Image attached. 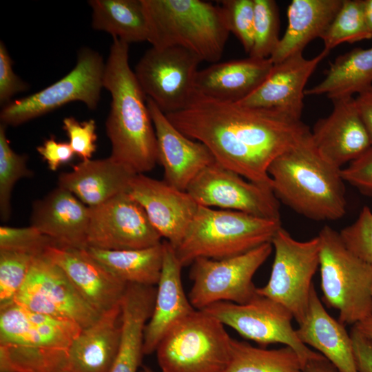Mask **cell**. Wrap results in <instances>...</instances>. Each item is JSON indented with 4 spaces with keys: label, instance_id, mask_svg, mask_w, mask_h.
<instances>
[{
    "label": "cell",
    "instance_id": "cell-1",
    "mask_svg": "<svg viewBox=\"0 0 372 372\" xmlns=\"http://www.w3.org/2000/svg\"><path fill=\"white\" fill-rule=\"evenodd\" d=\"M166 116L185 136L204 144L217 163L271 188V162L311 132L301 119L280 110L220 101L197 92L185 109Z\"/></svg>",
    "mask_w": 372,
    "mask_h": 372
},
{
    "label": "cell",
    "instance_id": "cell-2",
    "mask_svg": "<svg viewBox=\"0 0 372 372\" xmlns=\"http://www.w3.org/2000/svg\"><path fill=\"white\" fill-rule=\"evenodd\" d=\"M103 87L112 97L105 127L110 157L136 174L158 163L154 125L143 93L129 65V44L113 37L105 64Z\"/></svg>",
    "mask_w": 372,
    "mask_h": 372
},
{
    "label": "cell",
    "instance_id": "cell-3",
    "mask_svg": "<svg viewBox=\"0 0 372 372\" xmlns=\"http://www.w3.org/2000/svg\"><path fill=\"white\" fill-rule=\"evenodd\" d=\"M276 198L304 216L335 220L346 212L344 180L318 152L311 132L276 157L268 168Z\"/></svg>",
    "mask_w": 372,
    "mask_h": 372
},
{
    "label": "cell",
    "instance_id": "cell-4",
    "mask_svg": "<svg viewBox=\"0 0 372 372\" xmlns=\"http://www.w3.org/2000/svg\"><path fill=\"white\" fill-rule=\"evenodd\" d=\"M152 47L179 46L218 63L229 31L220 6L201 0H143Z\"/></svg>",
    "mask_w": 372,
    "mask_h": 372
},
{
    "label": "cell",
    "instance_id": "cell-5",
    "mask_svg": "<svg viewBox=\"0 0 372 372\" xmlns=\"http://www.w3.org/2000/svg\"><path fill=\"white\" fill-rule=\"evenodd\" d=\"M281 227L280 219L199 205L175 251L183 267L198 258H227L271 242Z\"/></svg>",
    "mask_w": 372,
    "mask_h": 372
},
{
    "label": "cell",
    "instance_id": "cell-6",
    "mask_svg": "<svg viewBox=\"0 0 372 372\" xmlns=\"http://www.w3.org/2000/svg\"><path fill=\"white\" fill-rule=\"evenodd\" d=\"M318 237L324 302L338 311L343 324L354 325L372 316V267L354 254L332 227H323Z\"/></svg>",
    "mask_w": 372,
    "mask_h": 372
},
{
    "label": "cell",
    "instance_id": "cell-7",
    "mask_svg": "<svg viewBox=\"0 0 372 372\" xmlns=\"http://www.w3.org/2000/svg\"><path fill=\"white\" fill-rule=\"evenodd\" d=\"M232 339L218 319L195 310L165 334L155 352L162 372H224Z\"/></svg>",
    "mask_w": 372,
    "mask_h": 372
},
{
    "label": "cell",
    "instance_id": "cell-8",
    "mask_svg": "<svg viewBox=\"0 0 372 372\" xmlns=\"http://www.w3.org/2000/svg\"><path fill=\"white\" fill-rule=\"evenodd\" d=\"M105 64L99 52L89 48H81L75 67L64 77L42 90L3 106L1 123L17 126L75 101L95 110L103 87Z\"/></svg>",
    "mask_w": 372,
    "mask_h": 372
},
{
    "label": "cell",
    "instance_id": "cell-9",
    "mask_svg": "<svg viewBox=\"0 0 372 372\" xmlns=\"http://www.w3.org/2000/svg\"><path fill=\"white\" fill-rule=\"evenodd\" d=\"M272 249L270 242L227 258L196 259L189 273L193 284L188 294L194 308L203 310L219 302L245 304L251 301L258 295L253 277Z\"/></svg>",
    "mask_w": 372,
    "mask_h": 372
},
{
    "label": "cell",
    "instance_id": "cell-10",
    "mask_svg": "<svg viewBox=\"0 0 372 372\" xmlns=\"http://www.w3.org/2000/svg\"><path fill=\"white\" fill-rule=\"evenodd\" d=\"M271 244L275 255L271 276L265 286L257 287V293L285 306L300 324L305 316L312 279L319 267V238L317 236L306 241L296 240L281 227Z\"/></svg>",
    "mask_w": 372,
    "mask_h": 372
},
{
    "label": "cell",
    "instance_id": "cell-11",
    "mask_svg": "<svg viewBox=\"0 0 372 372\" xmlns=\"http://www.w3.org/2000/svg\"><path fill=\"white\" fill-rule=\"evenodd\" d=\"M201 61L182 47H152L140 59L134 72L146 97L166 114L185 109L194 98Z\"/></svg>",
    "mask_w": 372,
    "mask_h": 372
},
{
    "label": "cell",
    "instance_id": "cell-12",
    "mask_svg": "<svg viewBox=\"0 0 372 372\" xmlns=\"http://www.w3.org/2000/svg\"><path fill=\"white\" fill-rule=\"evenodd\" d=\"M203 310L261 346L280 343L292 348L304 364L320 353L299 339L292 326L294 318L291 311L267 297L258 294L245 304L219 302Z\"/></svg>",
    "mask_w": 372,
    "mask_h": 372
},
{
    "label": "cell",
    "instance_id": "cell-13",
    "mask_svg": "<svg viewBox=\"0 0 372 372\" xmlns=\"http://www.w3.org/2000/svg\"><path fill=\"white\" fill-rule=\"evenodd\" d=\"M12 302L34 312L72 321L82 329L101 316L85 301L62 269L44 254L34 258Z\"/></svg>",
    "mask_w": 372,
    "mask_h": 372
},
{
    "label": "cell",
    "instance_id": "cell-14",
    "mask_svg": "<svg viewBox=\"0 0 372 372\" xmlns=\"http://www.w3.org/2000/svg\"><path fill=\"white\" fill-rule=\"evenodd\" d=\"M186 192L198 205L280 219L279 200L271 187L250 181L216 161L203 169Z\"/></svg>",
    "mask_w": 372,
    "mask_h": 372
},
{
    "label": "cell",
    "instance_id": "cell-15",
    "mask_svg": "<svg viewBox=\"0 0 372 372\" xmlns=\"http://www.w3.org/2000/svg\"><path fill=\"white\" fill-rule=\"evenodd\" d=\"M161 238L143 208L127 192L90 207L87 247L144 249L161 243Z\"/></svg>",
    "mask_w": 372,
    "mask_h": 372
},
{
    "label": "cell",
    "instance_id": "cell-16",
    "mask_svg": "<svg viewBox=\"0 0 372 372\" xmlns=\"http://www.w3.org/2000/svg\"><path fill=\"white\" fill-rule=\"evenodd\" d=\"M127 192L143 208L161 236L176 249L198 210V203L186 191L143 174L132 178Z\"/></svg>",
    "mask_w": 372,
    "mask_h": 372
},
{
    "label": "cell",
    "instance_id": "cell-17",
    "mask_svg": "<svg viewBox=\"0 0 372 372\" xmlns=\"http://www.w3.org/2000/svg\"><path fill=\"white\" fill-rule=\"evenodd\" d=\"M333 110L318 119L311 131L319 154L335 167H342L359 158L372 142L357 107L355 98L332 100Z\"/></svg>",
    "mask_w": 372,
    "mask_h": 372
},
{
    "label": "cell",
    "instance_id": "cell-18",
    "mask_svg": "<svg viewBox=\"0 0 372 372\" xmlns=\"http://www.w3.org/2000/svg\"><path fill=\"white\" fill-rule=\"evenodd\" d=\"M146 101L156 137L158 163L164 170L163 180L186 191L196 176L215 162V158L204 144L179 131L150 98L147 97Z\"/></svg>",
    "mask_w": 372,
    "mask_h": 372
},
{
    "label": "cell",
    "instance_id": "cell-19",
    "mask_svg": "<svg viewBox=\"0 0 372 372\" xmlns=\"http://www.w3.org/2000/svg\"><path fill=\"white\" fill-rule=\"evenodd\" d=\"M43 254L62 269L78 293L100 315L121 301L127 283L111 273L85 249L50 246Z\"/></svg>",
    "mask_w": 372,
    "mask_h": 372
},
{
    "label": "cell",
    "instance_id": "cell-20",
    "mask_svg": "<svg viewBox=\"0 0 372 372\" xmlns=\"http://www.w3.org/2000/svg\"><path fill=\"white\" fill-rule=\"evenodd\" d=\"M329 52L307 59L302 52L293 54L273 64L261 85L241 104L276 109L296 118L301 119L304 108V87L317 66Z\"/></svg>",
    "mask_w": 372,
    "mask_h": 372
},
{
    "label": "cell",
    "instance_id": "cell-21",
    "mask_svg": "<svg viewBox=\"0 0 372 372\" xmlns=\"http://www.w3.org/2000/svg\"><path fill=\"white\" fill-rule=\"evenodd\" d=\"M82 328L28 310L14 302L0 306V344L67 350Z\"/></svg>",
    "mask_w": 372,
    "mask_h": 372
},
{
    "label": "cell",
    "instance_id": "cell-22",
    "mask_svg": "<svg viewBox=\"0 0 372 372\" xmlns=\"http://www.w3.org/2000/svg\"><path fill=\"white\" fill-rule=\"evenodd\" d=\"M89 221L90 207L60 187L35 201L30 216V225L56 246L80 249L87 247Z\"/></svg>",
    "mask_w": 372,
    "mask_h": 372
},
{
    "label": "cell",
    "instance_id": "cell-23",
    "mask_svg": "<svg viewBox=\"0 0 372 372\" xmlns=\"http://www.w3.org/2000/svg\"><path fill=\"white\" fill-rule=\"evenodd\" d=\"M163 265L157 284L152 315L145 325L143 337V354L156 349L165 334L195 310L186 296L182 283L181 269L173 246L162 242Z\"/></svg>",
    "mask_w": 372,
    "mask_h": 372
},
{
    "label": "cell",
    "instance_id": "cell-24",
    "mask_svg": "<svg viewBox=\"0 0 372 372\" xmlns=\"http://www.w3.org/2000/svg\"><path fill=\"white\" fill-rule=\"evenodd\" d=\"M121 302L83 328L67 350L66 368L72 372H110L121 335Z\"/></svg>",
    "mask_w": 372,
    "mask_h": 372
},
{
    "label": "cell",
    "instance_id": "cell-25",
    "mask_svg": "<svg viewBox=\"0 0 372 372\" xmlns=\"http://www.w3.org/2000/svg\"><path fill=\"white\" fill-rule=\"evenodd\" d=\"M273 65L270 58L251 56L213 63L198 71L196 92L220 101L239 103L261 85Z\"/></svg>",
    "mask_w": 372,
    "mask_h": 372
},
{
    "label": "cell",
    "instance_id": "cell-26",
    "mask_svg": "<svg viewBox=\"0 0 372 372\" xmlns=\"http://www.w3.org/2000/svg\"><path fill=\"white\" fill-rule=\"evenodd\" d=\"M298 325L296 331L301 342L317 349L339 372H359L350 333L328 313L313 285L305 316Z\"/></svg>",
    "mask_w": 372,
    "mask_h": 372
},
{
    "label": "cell",
    "instance_id": "cell-27",
    "mask_svg": "<svg viewBox=\"0 0 372 372\" xmlns=\"http://www.w3.org/2000/svg\"><path fill=\"white\" fill-rule=\"evenodd\" d=\"M136 175L112 157L82 161L58 177V187L72 192L88 207L127 192Z\"/></svg>",
    "mask_w": 372,
    "mask_h": 372
},
{
    "label": "cell",
    "instance_id": "cell-28",
    "mask_svg": "<svg viewBox=\"0 0 372 372\" xmlns=\"http://www.w3.org/2000/svg\"><path fill=\"white\" fill-rule=\"evenodd\" d=\"M154 286L127 284L121 301V335L110 372H137L143 354L144 330L154 304Z\"/></svg>",
    "mask_w": 372,
    "mask_h": 372
},
{
    "label": "cell",
    "instance_id": "cell-29",
    "mask_svg": "<svg viewBox=\"0 0 372 372\" xmlns=\"http://www.w3.org/2000/svg\"><path fill=\"white\" fill-rule=\"evenodd\" d=\"M343 0H293L287 8L288 25L269 57L273 64L300 52L321 38Z\"/></svg>",
    "mask_w": 372,
    "mask_h": 372
},
{
    "label": "cell",
    "instance_id": "cell-30",
    "mask_svg": "<svg viewBox=\"0 0 372 372\" xmlns=\"http://www.w3.org/2000/svg\"><path fill=\"white\" fill-rule=\"evenodd\" d=\"M372 86V47L355 48L331 63L324 79L305 90V95L326 94L330 99L352 97Z\"/></svg>",
    "mask_w": 372,
    "mask_h": 372
},
{
    "label": "cell",
    "instance_id": "cell-31",
    "mask_svg": "<svg viewBox=\"0 0 372 372\" xmlns=\"http://www.w3.org/2000/svg\"><path fill=\"white\" fill-rule=\"evenodd\" d=\"M87 252L114 276L129 284L154 286L163 265L162 242L138 249L106 250L85 248Z\"/></svg>",
    "mask_w": 372,
    "mask_h": 372
},
{
    "label": "cell",
    "instance_id": "cell-32",
    "mask_svg": "<svg viewBox=\"0 0 372 372\" xmlns=\"http://www.w3.org/2000/svg\"><path fill=\"white\" fill-rule=\"evenodd\" d=\"M92 27L125 43L147 41L149 26L143 0H90Z\"/></svg>",
    "mask_w": 372,
    "mask_h": 372
},
{
    "label": "cell",
    "instance_id": "cell-33",
    "mask_svg": "<svg viewBox=\"0 0 372 372\" xmlns=\"http://www.w3.org/2000/svg\"><path fill=\"white\" fill-rule=\"evenodd\" d=\"M304 366L288 346L266 349L232 339L231 359L224 372H303Z\"/></svg>",
    "mask_w": 372,
    "mask_h": 372
},
{
    "label": "cell",
    "instance_id": "cell-34",
    "mask_svg": "<svg viewBox=\"0 0 372 372\" xmlns=\"http://www.w3.org/2000/svg\"><path fill=\"white\" fill-rule=\"evenodd\" d=\"M67 350L0 344V372H56L66 368Z\"/></svg>",
    "mask_w": 372,
    "mask_h": 372
},
{
    "label": "cell",
    "instance_id": "cell-35",
    "mask_svg": "<svg viewBox=\"0 0 372 372\" xmlns=\"http://www.w3.org/2000/svg\"><path fill=\"white\" fill-rule=\"evenodd\" d=\"M372 38L364 19L362 0H343L342 6L320 38L324 50L330 52L343 43H353Z\"/></svg>",
    "mask_w": 372,
    "mask_h": 372
},
{
    "label": "cell",
    "instance_id": "cell-36",
    "mask_svg": "<svg viewBox=\"0 0 372 372\" xmlns=\"http://www.w3.org/2000/svg\"><path fill=\"white\" fill-rule=\"evenodd\" d=\"M6 127L0 124V216L4 222L10 217V198L14 185L19 179L33 174L27 165L28 157L11 148L6 134Z\"/></svg>",
    "mask_w": 372,
    "mask_h": 372
},
{
    "label": "cell",
    "instance_id": "cell-37",
    "mask_svg": "<svg viewBox=\"0 0 372 372\" xmlns=\"http://www.w3.org/2000/svg\"><path fill=\"white\" fill-rule=\"evenodd\" d=\"M254 1V39L249 56L269 58L280 40L278 6L273 0Z\"/></svg>",
    "mask_w": 372,
    "mask_h": 372
},
{
    "label": "cell",
    "instance_id": "cell-38",
    "mask_svg": "<svg viewBox=\"0 0 372 372\" xmlns=\"http://www.w3.org/2000/svg\"><path fill=\"white\" fill-rule=\"evenodd\" d=\"M37 256L24 251L0 249V306L13 301Z\"/></svg>",
    "mask_w": 372,
    "mask_h": 372
},
{
    "label": "cell",
    "instance_id": "cell-39",
    "mask_svg": "<svg viewBox=\"0 0 372 372\" xmlns=\"http://www.w3.org/2000/svg\"><path fill=\"white\" fill-rule=\"evenodd\" d=\"M220 2L229 32L238 38L245 51L249 54L254 39V1L224 0Z\"/></svg>",
    "mask_w": 372,
    "mask_h": 372
},
{
    "label": "cell",
    "instance_id": "cell-40",
    "mask_svg": "<svg viewBox=\"0 0 372 372\" xmlns=\"http://www.w3.org/2000/svg\"><path fill=\"white\" fill-rule=\"evenodd\" d=\"M50 246L56 245L50 238L33 226L0 227V249L24 251L40 256Z\"/></svg>",
    "mask_w": 372,
    "mask_h": 372
},
{
    "label": "cell",
    "instance_id": "cell-41",
    "mask_svg": "<svg viewBox=\"0 0 372 372\" xmlns=\"http://www.w3.org/2000/svg\"><path fill=\"white\" fill-rule=\"evenodd\" d=\"M339 234L345 245L372 267V211L370 208L364 206L356 220Z\"/></svg>",
    "mask_w": 372,
    "mask_h": 372
},
{
    "label": "cell",
    "instance_id": "cell-42",
    "mask_svg": "<svg viewBox=\"0 0 372 372\" xmlns=\"http://www.w3.org/2000/svg\"><path fill=\"white\" fill-rule=\"evenodd\" d=\"M63 129L69 138V143L74 154L82 161L90 160L96 149V123L94 119L79 122L69 116L63 120Z\"/></svg>",
    "mask_w": 372,
    "mask_h": 372
},
{
    "label": "cell",
    "instance_id": "cell-43",
    "mask_svg": "<svg viewBox=\"0 0 372 372\" xmlns=\"http://www.w3.org/2000/svg\"><path fill=\"white\" fill-rule=\"evenodd\" d=\"M341 175L344 182L372 196V146L347 167L342 168Z\"/></svg>",
    "mask_w": 372,
    "mask_h": 372
},
{
    "label": "cell",
    "instance_id": "cell-44",
    "mask_svg": "<svg viewBox=\"0 0 372 372\" xmlns=\"http://www.w3.org/2000/svg\"><path fill=\"white\" fill-rule=\"evenodd\" d=\"M29 85L12 70V60L2 41H0V104L4 106L12 96L25 92Z\"/></svg>",
    "mask_w": 372,
    "mask_h": 372
},
{
    "label": "cell",
    "instance_id": "cell-45",
    "mask_svg": "<svg viewBox=\"0 0 372 372\" xmlns=\"http://www.w3.org/2000/svg\"><path fill=\"white\" fill-rule=\"evenodd\" d=\"M37 150L52 171H56L61 165L70 162L74 154L69 143L58 142L54 136L45 140Z\"/></svg>",
    "mask_w": 372,
    "mask_h": 372
},
{
    "label": "cell",
    "instance_id": "cell-46",
    "mask_svg": "<svg viewBox=\"0 0 372 372\" xmlns=\"http://www.w3.org/2000/svg\"><path fill=\"white\" fill-rule=\"evenodd\" d=\"M350 335L353 341L359 372H372V340L353 326Z\"/></svg>",
    "mask_w": 372,
    "mask_h": 372
},
{
    "label": "cell",
    "instance_id": "cell-47",
    "mask_svg": "<svg viewBox=\"0 0 372 372\" xmlns=\"http://www.w3.org/2000/svg\"><path fill=\"white\" fill-rule=\"evenodd\" d=\"M355 100L372 142V86L358 94Z\"/></svg>",
    "mask_w": 372,
    "mask_h": 372
},
{
    "label": "cell",
    "instance_id": "cell-48",
    "mask_svg": "<svg viewBox=\"0 0 372 372\" xmlns=\"http://www.w3.org/2000/svg\"><path fill=\"white\" fill-rule=\"evenodd\" d=\"M335 366L322 354L307 360L304 366L303 372H337Z\"/></svg>",
    "mask_w": 372,
    "mask_h": 372
},
{
    "label": "cell",
    "instance_id": "cell-49",
    "mask_svg": "<svg viewBox=\"0 0 372 372\" xmlns=\"http://www.w3.org/2000/svg\"><path fill=\"white\" fill-rule=\"evenodd\" d=\"M362 334L372 340V316L353 325Z\"/></svg>",
    "mask_w": 372,
    "mask_h": 372
},
{
    "label": "cell",
    "instance_id": "cell-50",
    "mask_svg": "<svg viewBox=\"0 0 372 372\" xmlns=\"http://www.w3.org/2000/svg\"><path fill=\"white\" fill-rule=\"evenodd\" d=\"M362 6L366 24L372 33V0H362Z\"/></svg>",
    "mask_w": 372,
    "mask_h": 372
},
{
    "label": "cell",
    "instance_id": "cell-51",
    "mask_svg": "<svg viewBox=\"0 0 372 372\" xmlns=\"http://www.w3.org/2000/svg\"><path fill=\"white\" fill-rule=\"evenodd\" d=\"M139 372H155V371H153L152 369L149 368L148 366H143Z\"/></svg>",
    "mask_w": 372,
    "mask_h": 372
},
{
    "label": "cell",
    "instance_id": "cell-52",
    "mask_svg": "<svg viewBox=\"0 0 372 372\" xmlns=\"http://www.w3.org/2000/svg\"><path fill=\"white\" fill-rule=\"evenodd\" d=\"M56 372H72L71 371H70L69 369H68L67 368H64V369H62Z\"/></svg>",
    "mask_w": 372,
    "mask_h": 372
},
{
    "label": "cell",
    "instance_id": "cell-53",
    "mask_svg": "<svg viewBox=\"0 0 372 372\" xmlns=\"http://www.w3.org/2000/svg\"><path fill=\"white\" fill-rule=\"evenodd\" d=\"M371 297H372V287H371Z\"/></svg>",
    "mask_w": 372,
    "mask_h": 372
}]
</instances>
